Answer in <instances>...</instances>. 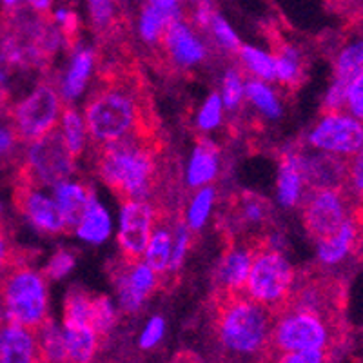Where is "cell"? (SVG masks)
<instances>
[{"instance_id":"obj_1","label":"cell","mask_w":363,"mask_h":363,"mask_svg":"<svg viewBox=\"0 0 363 363\" xmlns=\"http://www.w3.org/2000/svg\"><path fill=\"white\" fill-rule=\"evenodd\" d=\"M86 129L96 145L128 138H160L153 100L135 66L118 64L104 69L86 104Z\"/></svg>"},{"instance_id":"obj_2","label":"cell","mask_w":363,"mask_h":363,"mask_svg":"<svg viewBox=\"0 0 363 363\" xmlns=\"http://www.w3.org/2000/svg\"><path fill=\"white\" fill-rule=\"evenodd\" d=\"M162 138H128L96 145V171L122 202L144 200L160 182Z\"/></svg>"},{"instance_id":"obj_3","label":"cell","mask_w":363,"mask_h":363,"mask_svg":"<svg viewBox=\"0 0 363 363\" xmlns=\"http://www.w3.org/2000/svg\"><path fill=\"white\" fill-rule=\"evenodd\" d=\"M213 325L220 345L229 354H265L271 340L272 313L256 303L245 291L213 293Z\"/></svg>"},{"instance_id":"obj_4","label":"cell","mask_w":363,"mask_h":363,"mask_svg":"<svg viewBox=\"0 0 363 363\" xmlns=\"http://www.w3.org/2000/svg\"><path fill=\"white\" fill-rule=\"evenodd\" d=\"M28 251L22 252L0 277V296L6 322L37 330L48 320V284L40 271L31 267Z\"/></svg>"},{"instance_id":"obj_5","label":"cell","mask_w":363,"mask_h":363,"mask_svg":"<svg viewBox=\"0 0 363 363\" xmlns=\"http://www.w3.org/2000/svg\"><path fill=\"white\" fill-rule=\"evenodd\" d=\"M338 327L340 320L325 316L309 307L284 303L272 314L267 351L291 352L306 351V349H327L333 342V329Z\"/></svg>"},{"instance_id":"obj_6","label":"cell","mask_w":363,"mask_h":363,"mask_svg":"<svg viewBox=\"0 0 363 363\" xmlns=\"http://www.w3.org/2000/svg\"><path fill=\"white\" fill-rule=\"evenodd\" d=\"M294 278V269L272 247L269 235L255 236V252L245 281V294L274 314L289 296Z\"/></svg>"},{"instance_id":"obj_7","label":"cell","mask_w":363,"mask_h":363,"mask_svg":"<svg viewBox=\"0 0 363 363\" xmlns=\"http://www.w3.org/2000/svg\"><path fill=\"white\" fill-rule=\"evenodd\" d=\"M74 160L60 129H51L38 140L31 142L24 162L17 169L15 182L35 187L58 186L74 173Z\"/></svg>"},{"instance_id":"obj_8","label":"cell","mask_w":363,"mask_h":363,"mask_svg":"<svg viewBox=\"0 0 363 363\" xmlns=\"http://www.w3.org/2000/svg\"><path fill=\"white\" fill-rule=\"evenodd\" d=\"M60 96L51 82H42L37 89L11 109V128L21 142H35L55 129L60 118Z\"/></svg>"},{"instance_id":"obj_9","label":"cell","mask_w":363,"mask_h":363,"mask_svg":"<svg viewBox=\"0 0 363 363\" xmlns=\"http://www.w3.org/2000/svg\"><path fill=\"white\" fill-rule=\"evenodd\" d=\"M354 206L356 199L349 193V189L345 191V187L313 189L303 206V223L307 233L316 242L329 238L351 216Z\"/></svg>"},{"instance_id":"obj_10","label":"cell","mask_w":363,"mask_h":363,"mask_svg":"<svg viewBox=\"0 0 363 363\" xmlns=\"http://www.w3.org/2000/svg\"><path fill=\"white\" fill-rule=\"evenodd\" d=\"M309 142L318 151L349 160L363 147V122L347 111H325Z\"/></svg>"},{"instance_id":"obj_11","label":"cell","mask_w":363,"mask_h":363,"mask_svg":"<svg viewBox=\"0 0 363 363\" xmlns=\"http://www.w3.org/2000/svg\"><path fill=\"white\" fill-rule=\"evenodd\" d=\"M109 277L118 291L120 306L125 313H135L142 307L149 294L157 289V272L145 262H128L124 258L111 262Z\"/></svg>"},{"instance_id":"obj_12","label":"cell","mask_w":363,"mask_h":363,"mask_svg":"<svg viewBox=\"0 0 363 363\" xmlns=\"http://www.w3.org/2000/svg\"><path fill=\"white\" fill-rule=\"evenodd\" d=\"M153 225L155 209L145 200L122 202L118 244L124 260L140 262L144 258Z\"/></svg>"},{"instance_id":"obj_13","label":"cell","mask_w":363,"mask_h":363,"mask_svg":"<svg viewBox=\"0 0 363 363\" xmlns=\"http://www.w3.org/2000/svg\"><path fill=\"white\" fill-rule=\"evenodd\" d=\"M13 203L18 213L24 215L29 223L40 233H45V235L66 233L62 211L55 200L48 199L44 193H40V187L29 186L24 182H15Z\"/></svg>"},{"instance_id":"obj_14","label":"cell","mask_w":363,"mask_h":363,"mask_svg":"<svg viewBox=\"0 0 363 363\" xmlns=\"http://www.w3.org/2000/svg\"><path fill=\"white\" fill-rule=\"evenodd\" d=\"M252 252H255V236L236 244L233 236L227 235L225 252L216 269V289L245 291Z\"/></svg>"},{"instance_id":"obj_15","label":"cell","mask_w":363,"mask_h":363,"mask_svg":"<svg viewBox=\"0 0 363 363\" xmlns=\"http://www.w3.org/2000/svg\"><path fill=\"white\" fill-rule=\"evenodd\" d=\"M0 363H42L37 333L6 323L0 329Z\"/></svg>"},{"instance_id":"obj_16","label":"cell","mask_w":363,"mask_h":363,"mask_svg":"<svg viewBox=\"0 0 363 363\" xmlns=\"http://www.w3.org/2000/svg\"><path fill=\"white\" fill-rule=\"evenodd\" d=\"M160 40L165 48V53H169V57L180 66H191V64L200 62L206 55L203 45L194 38L187 26L182 24L180 18L173 21L165 28Z\"/></svg>"},{"instance_id":"obj_17","label":"cell","mask_w":363,"mask_h":363,"mask_svg":"<svg viewBox=\"0 0 363 363\" xmlns=\"http://www.w3.org/2000/svg\"><path fill=\"white\" fill-rule=\"evenodd\" d=\"M93 189L80 182H62L55 186V202L60 207L66 222V233H73L82 218L87 203L93 199Z\"/></svg>"},{"instance_id":"obj_18","label":"cell","mask_w":363,"mask_h":363,"mask_svg":"<svg viewBox=\"0 0 363 363\" xmlns=\"http://www.w3.org/2000/svg\"><path fill=\"white\" fill-rule=\"evenodd\" d=\"M64 338H66V363H91L99 347L96 330L86 322L64 320Z\"/></svg>"},{"instance_id":"obj_19","label":"cell","mask_w":363,"mask_h":363,"mask_svg":"<svg viewBox=\"0 0 363 363\" xmlns=\"http://www.w3.org/2000/svg\"><path fill=\"white\" fill-rule=\"evenodd\" d=\"M155 231H151V238L147 242V247L144 252V262L153 269L155 272H164L169 267L171 251H173V240L174 235H171L169 218H167V211L155 213Z\"/></svg>"},{"instance_id":"obj_20","label":"cell","mask_w":363,"mask_h":363,"mask_svg":"<svg viewBox=\"0 0 363 363\" xmlns=\"http://www.w3.org/2000/svg\"><path fill=\"white\" fill-rule=\"evenodd\" d=\"M272 60H274V69H277V79L289 89H298V86L303 80V64H301L300 53L289 45L285 40L278 38V35H272Z\"/></svg>"},{"instance_id":"obj_21","label":"cell","mask_w":363,"mask_h":363,"mask_svg":"<svg viewBox=\"0 0 363 363\" xmlns=\"http://www.w3.org/2000/svg\"><path fill=\"white\" fill-rule=\"evenodd\" d=\"M303 169H301V155L284 153L280 162V180H278V193L284 206H296L303 187Z\"/></svg>"},{"instance_id":"obj_22","label":"cell","mask_w":363,"mask_h":363,"mask_svg":"<svg viewBox=\"0 0 363 363\" xmlns=\"http://www.w3.org/2000/svg\"><path fill=\"white\" fill-rule=\"evenodd\" d=\"M74 231L80 238L91 242V244H102L111 233V220H109L106 209L96 202L95 196L87 203L82 218H80Z\"/></svg>"},{"instance_id":"obj_23","label":"cell","mask_w":363,"mask_h":363,"mask_svg":"<svg viewBox=\"0 0 363 363\" xmlns=\"http://www.w3.org/2000/svg\"><path fill=\"white\" fill-rule=\"evenodd\" d=\"M218 171V151L215 144L200 138L189 164V184L193 187L203 186L216 177Z\"/></svg>"},{"instance_id":"obj_24","label":"cell","mask_w":363,"mask_h":363,"mask_svg":"<svg viewBox=\"0 0 363 363\" xmlns=\"http://www.w3.org/2000/svg\"><path fill=\"white\" fill-rule=\"evenodd\" d=\"M38 352H40L42 363H66V338L64 330L57 327V323L48 318L37 330Z\"/></svg>"},{"instance_id":"obj_25","label":"cell","mask_w":363,"mask_h":363,"mask_svg":"<svg viewBox=\"0 0 363 363\" xmlns=\"http://www.w3.org/2000/svg\"><path fill=\"white\" fill-rule=\"evenodd\" d=\"M93 62H95V53L91 50H82L74 55L62 84V95L66 99H74L82 93L84 86L89 79L91 69H93Z\"/></svg>"},{"instance_id":"obj_26","label":"cell","mask_w":363,"mask_h":363,"mask_svg":"<svg viewBox=\"0 0 363 363\" xmlns=\"http://www.w3.org/2000/svg\"><path fill=\"white\" fill-rule=\"evenodd\" d=\"M180 18L178 15V9L173 11H167V9L160 8L151 0L147 6H145L144 13H142L140 18V33L142 37L147 42H158L160 40L162 33L165 31V28L171 24L173 21Z\"/></svg>"},{"instance_id":"obj_27","label":"cell","mask_w":363,"mask_h":363,"mask_svg":"<svg viewBox=\"0 0 363 363\" xmlns=\"http://www.w3.org/2000/svg\"><path fill=\"white\" fill-rule=\"evenodd\" d=\"M235 216L240 227H255L264 225L271 215V207L264 199L256 194H242L235 202Z\"/></svg>"},{"instance_id":"obj_28","label":"cell","mask_w":363,"mask_h":363,"mask_svg":"<svg viewBox=\"0 0 363 363\" xmlns=\"http://www.w3.org/2000/svg\"><path fill=\"white\" fill-rule=\"evenodd\" d=\"M86 124H84L82 116L74 111L73 108H66L60 111V133L64 136L69 153L74 158L79 157L84 151V144H86Z\"/></svg>"},{"instance_id":"obj_29","label":"cell","mask_w":363,"mask_h":363,"mask_svg":"<svg viewBox=\"0 0 363 363\" xmlns=\"http://www.w3.org/2000/svg\"><path fill=\"white\" fill-rule=\"evenodd\" d=\"M359 69H363V38L340 51L335 64V80L347 86Z\"/></svg>"},{"instance_id":"obj_30","label":"cell","mask_w":363,"mask_h":363,"mask_svg":"<svg viewBox=\"0 0 363 363\" xmlns=\"http://www.w3.org/2000/svg\"><path fill=\"white\" fill-rule=\"evenodd\" d=\"M116 322V313L113 309V303L108 296L102 294H93L91 301V314H89V325L96 330L99 338H106L109 330L113 329Z\"/></svg>"},{"instance_id":"obj_31","label":"cell","mask_w":363,"mask_h":363,"mask_svg":"<svg viewBox=\"0 0 363 363\" xmlns=\"http://www.w3.org/2000/svg\"><path fill=\"white\" fill-rule=\"evenodd\" d=\"M93 293H87L82 287H71L64 298V320L89 322Z\"/></svg>"},{"instance_id":"obj_32","label":"cell","mask_w":363,"mask_h":363,"mask_svg":"<svg viewBox=\"0 0 363 363\" xmlns=\"http://www.w3.org/2000/svg\"><path fill=\"white\" fill-rule=\"evenodd\" d=\"M238 51L240 55H242V58H244L245 66H247L252 73L262 77L264 80L277 79V69H274V60H272V57L255 50V48H249V45H240Z\"/></svg>"},{"instance_id":"obj_33","label":"cell","mask_w":363,"mask_h":363,"mask_svg":"<svg viewBox=\"0 0 363 363\" xmlns=\"http://www.w3.org/2000/svg\"><path fill=\"white\" fill-rule=\"evenodd\" d=\"M264 363H327V349H306L291 352H265Z\"/></svg>"},{"instance_id":"obj_34","label":"cell","mask_w":363,"mask_h":363,"mask_svg":"<svg viewBox=\"0 0 363 363\" xmlns=\"http://www.w3.org/2000/svg\"><path fill=\"white\" fill-rule=\"evenodd\" d=\"M245 93H247L249 99L255 102L256 108H260L262 111L267 113L269 116L280 115V104H278L277 96L272 95V91L269 89L264 82L249 80L247 86H245Z\"/></svg>"},{"instance_id":"obj_35","label":"cell","mask_w":363,"mask_h":363,"mask_svg":"<svg viewBox=\"0 0 363 363\" xmlns=\"http://www.w3.org/2000/svg\"><path fill=\"white\" fill-rule=\"evenodd\" d=\"M343 111L363 122V69H359L347 84Z\"/></svg>"},{"instance_id":"obj_36","label":"cell","mask_w":363,"mask_h":363,"mask_svg":"<svg viewBox=\"0 0 363 363\" xmlns=\"http://www.w3.org/2000/svg\"><path fill=\"white\" fill-rule=\"evenodd\" d=\"M347 187L356 200L363 202V147L347 160Z\"/></svg>"},{"instance_id":"obj_37","label":"cell","mask_w":363,"mask_h":363,"mask_svg":"<svg viewBox=\"0 0 363 363\" xmlns=\"http://www.w3.org/2000/svg\"><path fill=\"white\" fill-rule=\"evenodd\" d=\"M213 196H215V193H213V189H209V187L202 189L196 196H194L189 209V225L193 227V229H200V227L203 225V222L207 220L211 211V203H213Z\"/></svg>"},{"instance_id":"obj_38","label":"cell","mask_w":363,"mask_h":363,"mask_svg":"<svg viewBox=\"0 0 363 363\" xmlns=\"http://www.w3.org/2000/svg\"><path fill=\"white\" fill-rule=\"evenodd\" d=\"M74 265V256L67 251H58L55 252V256L50 260V264L45 265L44 274L45 278H51V280H58V278L66 277L67 272L73 269Z\"/></svg>"},{"instance_id":"obj_39","label":"cell","mask_w":363,"mask_h":363,"mask_svg":"<svg viewBox=\"0 0 363 363\" xmlns=\"http://www.w3.org/2000/svg\"><path fill=\"white\" fill-rule=\"evenodd\" d=\"M220 118H222V99L218 95H211L199 115V125L202 129H213L220 124Z\"/></svg>"},{"instance_id":"obj_40","label":"cell","mask_w":363,"mask_h":363,"mask_svg":"<svg viewBox=\"0 0 363 363\" xmlns=\"http://www.w3.org/2000/svg\"><path fill=\"white\" fill-rule=\"evenodd\" d=\"M244 96V84L236 71H229L223 80V102L229 109H235Z\"/></svg>"},{"instance_id":"obj_41","label":"cell","mask_w":363,"mask_h":363,"mask_svg":"<svg viewBox=\"0 0 363 363\" xmlns=\"http://www.w3.org/2000/svg\"><path fill=\"white\" fill-rule=\"evenodd\" d=\"M22 252H24V249H18L11 244L8 231H6V225L0 220V277L8 271L9 265L17 260Z\"/></svg>"},{"instance_id":"obj_42","label":"cell","mask_w":363,"mask_h":363,"mask_svg":"<svg viewBox=\"0 0 363 363\" xmlns=\"http://www.w3.org/2000/svg\"><path fill=\"white\" fill-rule=\"evenodd\" d=\"M87 2H89L93 22L99 28H109L113 24V15H115L113 0H87Z\"/></svg>"},{"instance_id":"obj_43","label":"cell","mask_w":363,"mask_h":363,"mask_svg":"<svg viewBox=\"0 0 363 363\" xmlns=\"http://www.w3.org/2000/svg\"><path fill=\"white\" fill-rule=\"evenodd\" d=\"M164 330H165L164 318H160V316L151 318V320L147 322V325H145L144 333H142V336H140L142 349H151V347L157 345V343L162 340V336H164Z\"/></svg>"},{"instance_id":"obj_44","label":"cell","mask_w":363,"mask_h":363,"mask_svg":"<svg viewBox=\"0 0 363 363\" xmlns=\"http://www.w3.org/2000/svg\"><path fill=\"white\" fill-rule=\"evenodd\" d=\"M211 22H213V31H215V35H216V38L220 40V44H222L223 48H227V50L238 51L240 42H238V38H236V35L233 33V29L229 28V24H227L223 18L216 17V15L211 18Z\"/></svg>"},{"instance_id":"obj_45","label":"cell","mask_w":363,"mask_h":363,"mask_svg":"<svg viewBox=\"0 0 363 363\" xmlns=\"http://www.w3.org/2000/svg\"><path fill=\"white\" fill-rule=\"evenodd\" d=\"M18 142L21 140H18L17 133L13 131L11 125L9 128H0V165L6 164L13 157Z\"/></svg>"},{"instance_id":"obj_46","label":"cell","mask_w":363,"mask_h":363,"mask_svg":"<svg viewBox=\"0 0 363 363\" xmlns=\"http://www.w3.org/2000/svg\"><path fill=\"white\" fill-rule=\"evenodd\" d=\"M330 8L338 9L340 13L347 15H356L359 9H363V0H327Z\"/></svg>"},{"instance_id":"obj_47","label":"cell","mask_w":363,"mask_h":363,"mask_svg":"<svg viewBox=\"0 0 363 363\" xmlns=\"http://www.w3.org/2000/svg\"><path fill=\"white\" fill-rule=\"evenodd\" d=\"M28 2H29V6L35 9V11L44 13V11H48V9H50V6H51V2H53V0H28Z\"/></svg>"},{"instance_id":"obj_48","label":"cell","mask_w":363,"mask_h":363,"mask_svg":"<svg viewBox=\"0 0 363 363\" xmlns=\"http://www.w3.org/2000/svg\"><path fill=\"white\" fill-rule=\"evenodd\" d=\"M155 4L160 6V8L167 9V11H173V9H177V4L178 0H153Z\"/></svg>"},{"instance_id":"obj_49","label":"cell","mask_w":363,"mask_h":363,"mask_svg":"<svg viewBox=\"0 0 363 363\" xmlns=\"http://www.w3.org/2000/svg\"><path fill=\"white\" fill-rule=\"evenodd\" d=\"M6 309H4V301H2V296H0V329L6 325Z\"/></svg>"},{"instance_id":"obj_50","label":"cell","mask_w":363,"mask_h":363,"mask_svg":"<svg viewBox=\"0 0 363 363\" xmlns=\"http://www.w3.org/2000/svg\"><path fill=\"white\" fill-rule=\"evenodd\" d=\"M4 4L8 6V8H11V6H17L18 0H4Z\"/></svg>"}]
</instances>
